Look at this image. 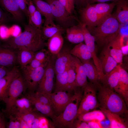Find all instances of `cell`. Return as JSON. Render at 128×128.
Wrapping results in <instances>:
<instances>
[{
    "label": "cell",
    "mask_w": 128,
    "mask_h": 128,
    "mask_svg": "<svg viewBox=\"0 0 128 128\" xmlns=\"http://www.w3.org/2000/svg\"><path fill=\"white\" fill-rule=\"evenodd\" d=\"M44 40L42 29L28 23L23 32L9 39L5 46L14 49L25 47L35 52L46 45Z\"/></svg>",
    "instance_id": "1"
},
{
    "label": "cell",
    "mask_w": 128,
    "mask_h": 128,
    "mask_svg": "<svg viewBox=\"0 0 128 128\" xmlns=\"http://www.w3.org/2000/svg\"><path fill=\"white\" fill-rule=\"evenodd\" d=\"M99 107L121 116H127L128 111L123 99L114 90L102 85L99 82L96 86Z\"/></svg>",
    "instance_id": "2"
},
{
    "label": "cell",
    "mask_w": 128,
    "mask_h": 128,
    "mask_svg": "<svg viewBox=\"0 0 128 128\" xmlns=\"http://www.w3.org/2000/svg\"><path fill=\"white\" fill-rule=\"evenodd\" d=\"M119 25L115 16L111 14L97 26L86 27L98 46L103 47L117 37Z\"/></svg>",
    "instance_id": "3"
},
{
    "label": "cell",
    "mask_w": 128,
    "mask_h": 128,
    "mask_svg": "<svg viewBox=\"0 0 128 128\" xmlns=\"http://www.w3.org/2000/svg\"><path fill=\"white\" fill-rule=\"evenodd\" d=\"M83 89V87L77 89L64 111L59 115H55L51 119L55 128H72L74 120L77 118Z\"/></svg>",
    "instance_id": "4"
},
{
    "label": "cell",
    "mask_w": 128,
    "mask_h": 128,
    "mask_svg": "<svg viewBox=\"0 0 128 128\" xmlns=\"http://www.w3.org/2000/svg\"><path fill=\"white\" fill-rule=\"evenodd\" d=\"M26 89L23 77L19 72L11 82L3 101L6 105L4 112L8 115L10 113L15 101Z\"/></svg>",
    "instance_id": "5"
},
{
    "label": "cell",
    "mask_w": 128,
    "mask_h": 128,
    "mask_svg": "<svg viewBox=\"0 0 128 128\" xmlns=\"http://www.w3.org/2000/svg\"><path fill=\"white\" fill-rule=\"evenodd\" d=\"M96 88L91 83L84 87L83 91L78 107L77 118L81 114L94 110L99 107L96 95Z\"/></svg>",
    "instance_id": "6"
},
{
    "label": "cell",
    "mask_w": 128,
    "mask_h": 128,
    "mask_svg": "<svg viewBox=\"0 0 128 128\" xmlns=\"http://www.w3.org/2000/svg\"><path fill=\"white\" fill-rule=\"evenodd\" d=\"M50 5L54 19L64 28L74 25L77 18L69 14L58 0H45Z\"/></svg>",
    "instance_id": "7"
},
{
    "label": "cell",
    "mask_w": 128,
    "mask_h": 128,
    "mask_svg": "<svg viewBox=\"0 0 128 128\" xmlns=\"http://www.w3.org/2000/svg\"><path fill=\"white\" fill-rule=\"evenodd\" d=\"M56 56L51 55L43 77L38 86L37 91L43 93L52 92L54 88L55 74L54 63Z\"/></svg>",
    "instance_id": "8"
},
{
    "label": "cell",
    "mask_w": 128,
    "mask_h": 128,
    "mask_svg": "<svg viewBox=\"0 0 128 128\" xmlns=\"http://www.w3.org/2000/svg\"><path fill=\"white\" fill-rule=\"evenodd\" d=\"M47 63L34 69L23 70V78L26 89L28 92H34L37 88L43 75Z\"/></svg>",
    "instance_id": "9"
},
{
    "label": "cell",
    "mask_w": 128,
    "mask_h": 128,
    "mask_svg": "<svg viewBox=\"0 0 128 128\" xmlns=\"http://www.w3.org/2000/svg\"><path fill=\"white\" fill-rule=\"evenodd\" d=\"M50 99L56 115L61 113L70 101L73 95L66 91H55L53 93H44Z\"/></svg>",
    "instance_id": "10"
},
{
    "label": "cell",
    "mask_w": 128,
    "mask_h": 128,
    "mask_svg": "<svg viewBox=\"0 0 128 128\" xmlns=\"http://www.w3.org/2000/svg\"><path fill=\"white\" fill-rule=\"evenodd\" d=\"M81 21L87 27L96 26L102 21L100 19L94 4H87L80 10Z\"/></svg>",
    "instance_id": "11"
},
{
    "label": "cell",
    "mask_w": 128,
    "mask_h": 128,
    "mask_svg": "<svg viewBox=\"0 0 128 128\" xmlns=\"http://www.w3.org/2000/svg\"><path fill=\"white\" fill-rule=\"evenodd\" d=\"M70 50L64 48L56 55L54 63L55 74L62 73L67 69L72 58Z\"/></svg>",
    "instance_id": "12"
},
{
    "label": "cell",
    "mask_w": 128,
    "mask_h": 128,
    "mask_svg": "<svg viewBox=\"0 0 128 128\" xmlns=\"http://www.w3.org/2000/svg\"><path fill=\"white\" fill-rule=\"evenodd\" d=\"M99 59L105 75L107 74L118 65L110 54L108 44L103 47Z\"/></svg>",
    "instance_id": "13"
},
{
    "label": "cell",
    "mask_w": 128,
    "mask_h": 128,
    "mask_svg": "<svg viewBox=\"0 0 128 128\" xmlns=\"http://www.w3.org/2000/svg\"><path fill=\"white\" fill-rule=\"evenodd\" d=\"M120 77L115 91L124 101L128 106V74L127 72L119 65Z\"/></svg>",
    "instance_id": "14"
},
{
    "label": "cell",
    "mask_w": 128,
    "mask_h": 128,
    "mask_svg": "<svg viewBox=\"0 0 128 128\" xmlns=\"http://www.w3.org/2000/svg\"><path fill=\"white\" fill-rule=\"evenodd\" d=\"M36 9L45 18L44 25H53L54 19L49 4L42 0H32Z\"/></svg>",
    "instance_id": "15"
},
{
    "label": "cell",
    "mask_w": 128,
    "mask_h": 128,
    "mask_svg": "<svg viewBox=\"0 0 128 128\" xmlns=\"http://www.w3.org/2000/svg\"><path fill=\"white\" fill-rule=\"evenodd\" d=\"M109 120L110 128H128L127 121L118 114L111 112L106 110L99 107Z\"/></svg>",
    "instance_id": "16"
},
{
    "label": "cell",
    "mask_w": 128,
    "mask_h": 128,
    "mask_svg": "<svg viewBox=\"0 0 128 128\" xmlns=\"http://www.w3.org/2000/svg\"><path fill=\"white\" fill-rule=\"evenodd\" d=\"M17 62L14 52L0 44V65L7 67L14 65Z\"/></svg>",
    "instance_id": "17"
},
{
    "label": "cell",
    "mask_w": 128,
    "mask_h": 128,
    "mask_svg": "<svg viewBox=\"0 0 128 128\" xmlns=\"http://www.w3.org/2000/svg\"><path fill=\"white\" fill-rule=\"evenodd\" d=\"M19 72L18 68L14 67L6 75L0 79V101H3L11 82Z\"/></svg>",
    "instance_id": "18"
},
{
    "label": "cell",
    "mask_w": 128,
    "mask_h": 128,
    "mask_svg": "<svg viewBox=\"0 0 128 128\" xmlns=\"http://www.w3.org/2000/svg\"><path fill=\"white\" fill-rule=\"evenodd\" d=\"M72 57L75 68L76 86L77 87H84L88 83L82 63L77 57L72 55Z\"/></svg>",
    "instance_id": "19"
},
{
    "label": "cell",
    "mask_w": 128,
    "mask_h": 128,
    "mask_svg": "<svg viewBox=\"0 0 128 128\" xmlns=\"http://www.w3.org/2000/svg\"><path fill=\"white\" fill-rule=\"evenodd\" d=\"M26 96L30 100L33 106V111L39 112L41 114L50 117L51 119L55 115L51 106L40 102L29 92Z\"/></svg>",
    "instance_id": "20"
},
{
    "label": "cell",
    "mask_w": 128,
    "mask_h": 128,
    "mask_svg": "<svg viewBox=\"0 0 128 128\" xmlns=\"http://www.w3.org/2000/svg\"><path fill=\"white\" fill-rule=\"evenodd\" d=\"M62 33L58 32L48 39L46 45L51 55H56L61 50L63 43Z\"/></svg>",
    "instance_id": "21"
},
{
    "label": "cell",
    "mask_w": 128,
    "mask_h": 128,
    "mask_svg": "<svg viewBox=\"0 0 128 128\" xmlns=\"http://www.w3.org/2000/svg\"><path fill=\"white\" fill-rule=\"evenodd\" d=\"M0 6L10 14L16 20L20 21L22 19V12L15 0H0Z\"/></svg>",
    "instance_id": "22"
},
{
    "label": "cell",
    "mask_w": 128,
    "mask_h": 128,
    "mask_svg": "<svg viewBox=\"0 0 128 128\" xmlns=\"http://www.w3.org/2000/svg\"><path fill=\"white\" fill-rule=\"evenodd\" d=\"M115 15L120 23L128 24V2L127 0H119L116 2Z\"/></svg>",
    "instance_id": "23"
},
{
    "label": "cell",
    "mask_w": 128,
    "mask_h": 128,
    "mask_svg": "<svg viewBox=\"0 0 128 128\" xmlns=\"http://www.w3.org/2000/svg\"><path fill=\"white\" fill-rule=\"evenodd\" d=\"M87 76L91 82L96 87L100 82L99 77L96 68L90 60H81Z\"/></svg>",
    "instance_id": "24"
},
{
    "label": "cell",
    "mask_w": 128,
    "mask_h": 128,
    "mask_svg": "<svg viewBox=\"0 0 128 128\" xmlns=\"http://www.w3.org/2000/svg\"><path fill=\"white\" fill-rule=\"evenodd\" d=\"M70 53L81 60H90L91 55L89 49L85 44L82 42L78 43L70 50Z\"/></svg>",
    "instance_id": "25"
},
{
    "label": "cell",
    "mask_w": 128,
    "mask_h": 128,
    "mask_svg": "<svg viewBox=\"0 0 128 128\" xmlns=\"http://www.w3.org/2000/svg\"><path fill=\"white\" fill-rule=\"evenodd\" d=\"M66 37L70 42L78 44L84 41V37L82 30L78 25H74L66 29Z\"/></svg>",
    "instance_id": "26"
},
{
    "label": "cell",
    "mask_w": 128,
    "mask_h": 128,
    "mask_svg": "<svg viewBox=\"0 0 128 128\" xmlns=\"http://www.w3.org/2000/svg\"><path fill=\"white\" fill-rule=\"evenodd\" d=\"M119 64H118L107 74L105 75L104 81L103 85L115 91L119 82L120 73Z\"/></svg>",
    "instance_id": "27"
},
{
    "label": "cell",
    "mask_w": 128,
    "mask_h": 128,
    "mask_svg": "<svg viewBox=\"0 0 128 128\" xmlns=\"http://www.w3.org/2000/svg\"><path fill=\"white\" fill-rule=\"evenodd\" d=\"M120 36L117 37L109 44L110 54L118 64L122 62L123 55L119 41Z\"/></svg>",
    "instance_id": "28"
},
{
    "label": "cell",
    "mask_w": 128,
    "mask_h": 128,
    "mask_svg": "<svg viewBox=\"0 0 128 128\" xmlns=\"http://www.w3.org/2000/svg\"><path fill=\"white\" fill-rule=\"evenodd\" d=\"M17 49L18 51L17 56V61L23 69L33 59L35 52L25 47Z\"/></svg>",
    "instance_id": "29"
},
{
    "label": "cell",
    "mask_w": 128,
    "mask_h": 128,
    "mask_svg": "<svg viewBox=\"0 0 128 128\" xmlns=\"http://www.w3.org/2000/svg\"><path fill=\"white\" fill-rule=\"evenodd\" d=\"M116 5V2H114L110 3H101L94 4L98 15L102 21L111 15Z\"/></svg>",
    "instance_id": "30"
},
{
    "label": "cell",
    "mask_w": 128,
    "mask_h": 128,
    "mask_svg": "<svg viewBox=\"0 0 128 128\" xmlns=\"http://www.w3.org/2000/svg\"><path fill=\"white\" fill-rule=\"evenodd\" d=\"M67 71L68 82L66 91L72 93L74 92L77 88L76 83L75 68L72 57L68 66Z\"/></svg>",
    "instance_id": "31"
},
{
    "label": "cell",
    "mask_w": 128,
    "mask_h": 128,
    "mask_svg": "<svg viewBox=\"0 0 128 128\" xmlns=\"http://www.w3.org/2000/svg\"><path fill=\"white\" fill-rule=\"evenodd\" d=\"M77 118L86 122L93 120H97L101 122L105 119V116L101 110H94L80 114L77 116Z\"/></svg>",
    "instance_id": "32"
},
{
    "label": "cell",
    "mask_w": 128,
    "mask_h": 128,
    "mask_svg": "<svg viewBox=\"0 0 128 128\" xmlns=\"http://www.w3.org/2000/svg\"><path fill=\"white\" fill-rule=\"evenodd\" d=\"M33 109L30 100L26 96L25 97L17 99L12 110H14L20 112L25 113L33 111Z\"/></svg>",
    "instance_id": "33"
},
{
    "label": "cell",
    "mask_w": 128,
    "mask_h": 128,
    "mask_svg": "<svg viewBox=\"0 0 128 128\" xmlns=\"http://www.w3.org/2000/svg\"><path fill=\"white\" fill-rule=\"evenodd\" d=\"M43 38L48 39L56 33L60 32L63 33L64 29L59 25H44L42 29Z\"/></svg>",
    "instance_id": "34"
},
{
    "label": "cell",
    "mask_w": 128,
    "mask_h": 128,
    "mask_svg": "<svg viewBox=\"0 0 128 128\" xmlns=\"http://www.w3.org/2000/svg\"><path fill=\"white\" fill-rule=\"evenodd\" d=\"M37 111H33L29 112L23 113L12 110L9 114H11L21 118L27 123L29 128H31L32 125L33 121L39 114Z\"/></svg>",
    "instance_id": "35"
},
{
    "label": "cell",
    "mask_w": 128,
    "mask_h": 128,
    "mask_svg": "<svg viewBox=\"0 0 128 128\" xmlns=\"http://www.w3.org/2000/svg\"><path fill=\"white\" fill-rule=\"evenodd\" d=\"M67 69L62 73L55 74V91H66L68 82Z\"/></svg>",
    "instance_id": "36"
},
{
    "label": "cell",
    "mask_w": 128,
    "mask_h": 128,
    "mask_svg": "<svg viewBox=\"0 0 128 128\" xmlns=\"http://www.w3.org/2000/svg\"><path fill=\"white\" fill-rule=\"evenodd\" d=\"M41 14L37 9L32 15L29 16V24L39 29L42 27L43 20Z\"/></svg>",
    "instance_id": "37"
},
{
    "label": "cell",
    "mask_w": 128,
    "mask_h": 128,
    "mask_svg": "<svg viewBox=\"0 0 128 128\" xmlns=\"http://www.w3.org/2000/svg\"><path fill=\"white\" fill-rule=\"evenodd\" d=\"M28 92L30 93L37 100L40 102L45 104L50 105L52 107V103L50 99L45 93L38 91L36 92Z\"/></svg>",
    "instance_id": "38"
},
{
    "label": "cell",
    "mask_w": 128,
    "mask_h": 128,
    "mask_svg": "<svg viewBox=\"0 0 128 128\" xmlns=\"http://www.w3.org/2000/svg\"><path fill=\"white\" fill-rule=\"evenodd\" d=\"M38 119V128H55L52 121L49 120L44 115L42 114H39Z\"/></svg>",
    "instance_id": "39"
},
{
    "label": "cell",
    "mask_w": 128,
    "mask_h": 128,
    "mask_svg": "<svg viewBox=\"0 0 128 128\" xmlns=\"http://www.w3.org/2000/svg\"><path fill=\"white\" fill-rule=\"evenodd\" d=\"M51 55L48 50L43 49L35 52L34 58L40 61H47Z\"/></svg>",
    "instance_id": "40"
},
{
    "label": "cell",
    "mask_w": 128,
    "mask_h": 128,
    "mask_svg": "<svg viewBox=\"0 0 128 128\" xmlns=\"http://www.w3.org/2000/svg\"><path fill=\"white\" fill-rule=\"evenodd\" d=\"M9 120L6 123V128H20V123L18 119L13 115H8Z\"/></svg>",
    "instance_id": "41"
},
{
    "label": "cell",
    "mask_w": 128,
    "mask_h": 128,
    "mask_svg": "<svg viewBox=\"0 0 128 128\" xmlns=\"http://www.w3.org/2000/svg\"><path fill=\"white\" fill-rule=\"evenodd\" d=\"M48 61H40L33 58L30 62L22 69L29 70L36 69L46 64Z\"/></svg>",
    "instance_id": "42"
},
{
    "label": "cell",
    "mask_w": 128,
    "mask_h": 128,
    "mask_svg": "<svg viewBox=\"0 0 128 128\" xmlns=\"http://www.w3.org/2000/svg\"><path fill=\"white\" fill-rule=\"evenodd\" d=\"M20 9L28 17L29 14L27 4V0H15Z\"/></svg>",
    "instance_id": "43"
},
{
    "label": "cell",
    "mask_w": 128,
    "mask_h": 128,
    "mask_svg": "<svg viewBox=\"0 0 128 128\" xmlns=\"http://www.w3.org/2000/svg\"><path fill=\"white\" fill-rule=\"evenodd\" d=\"M72 128H90L87 122L82 121L77 118L74 120Z\"/></svg>",
    "instance_id": "44"
},
{
    "label": "cell",
    "mask_w": 128,
    "mask_h": 128,
    "mask_svg": "<svg viewBox=\"0 0 128 128\" xmlns=\"http://www.w3.org/2000/svg\"><path fill=\"white\" fill-rule=\"evenodd\" d=\"M128 25L120 23L118 33L120 36L128 37Z\"/></svg>",
    "instance_id": "45"
},
{
    "label": "cell",
    "mask_w": 128,
    "mask_h": 128,
    "mask_svg": "<svg viewBox=\"0 0 128 128\" xmlns=\"http://www.w3.org/2000/svg\"><path fill=\"white\" fill-rule=\"evenodd\" d=\"M27 4L29 16L32 15L37 9L32 0H27Z\"/></svg>",
    "instance_id": "46"
},
{
    "label": "cell",
    "mask_w": 128,
    "mask_h": 128,
    "mask_svg": "<svg viewBox=\"0 0 128 128\" xmlns=\"http://www.w3.org/2000/svg\"><path fill=\"white\" fill-rule=\"evenodd\" d=\"M90 128H103L101 122L97 120H93L87 122Z\"/></svg>",
    "instance_id": "47"
},
{
    "label": "cell",
    "mask_w": 128,
    "mask_h": 128,
    "mask_svg": "<svg viewBox=\"0 0 128 128\" xmlns=\"http://www.w3.org/2000/svg\"><path fill=\"white\" fill-rule=\"evenodd\" d=\"M7 19V14L0 7V25L4 24L6 22Z\"/></svg>",
    "instance_id": "48"
},
{
    "label": "cell",
    "mask_w": 128,
    "mask_h": 128,
    "mask_svg": "<svg viewBox=\"0 0 128 128\" xmlns=\"http://www.w3.org/2000/svg\"><path fill=\"white\" fill-rule=\"evenodd\" d=\"M10 71L7 67L0 65V79L6 75Z\"/></svg>",
    "instance_id": "49"
},
{
    "label": "cell",
    "mask_w": 128,
    "mask_h": 128,
    "mask_svg": "<svg viewBox=\"0 0 128 128\" xmlns=\"http://www.w3.org/2000/svg\"><path fill=\"white\" fill-rule=\"evenodd\" d=\"M61 4L65 8L68 12L70 14H71L72 12L71 11L69 7V2L68 0H58Z\"/></svg>",
    "instance_id": "50"
},
{
    "label": "cell",
    "mask_w": 128,
    "mask_h": 128,
    "mask_svg": "<svg viewBox=\"0 0 128 128\" xmlns=\"http://www.w3.org/2000/svg\"><path fill=\"white\" fill-rule=\"evenodd\" d=\"M118 0H87V4H91L95 2H98L99 3H105L110 1L116 2Z\"/></svg>",
    "instance_id": "51"
},
{
    "label": "cell",
    "mask_w": 128,
    "mask_h": 128,
    "mask_svg": "<svg viewBox=\"0 0 128 128\" xmlns=\"http://www.w3.org/2000/svg\"><path fill=\"white\" fill-rule=\"evenodd\" d=\"M6 123L3 114L0 117V128H6Z\"/></svg>",
    "instance_id": "52"
},
{
    "label": "cell",
    "mask_w": 128,
    "mask_h": 128,
    "mask_svg": "<svg viewBox=\"0 0 128 128\" xmlns=\"http://www.w3.org/2000/svg\"><path fill=\"white\" fill-rule=\"evenodd\" d=\"M15 116L20 121V128H29L28 125L23 120L18 117Z\"/></svg>",
    "instance_id": "53"
},
{
    "label": "cell",
    "mask_w": 128,
    "mask_h": 128,
    "mask_svg": "<svg viewBox=\"0 0 128 128\" xmlns=\"http://www.w3.org/2000/svg\"><path fill=\"white\" fill-rule=\"evenodd\" d=\"M70 10L72 13L74 10L75 0H68Z\"/></svg>",
    "instance_id": "54"
},
{
    "label": "cell",
    "mask_w": 128,
    "mask_h": 128,
    "mask_svg": "<svg viewBox=\"0 0 128 128\" xmlns=\"http://www.w3.org/2000/svg\"><path fill=\"white\" fill-rule=\"evenodd\" d=\"M121 50L123 56L128 55V45L121 46Z\"/></svg>",
    "instance_id": "55"
},
{
    "label": "cell",
    "mask_w": 128,
    "mask_h": 128,
    "mask_svg": "<svg viewBox=\"0 0 128 128\" xmlns=\"http://www.w3.org/2000/svg\"><path fill=\"white\" fill-rule=\"evenodd\" d=\"M75 4L81 5H87V0H75Z\"/></svg>",
    "instance_id": "56"
},
{
    "label": "cell",
    "mask_w": 128,
    "mask_h": 128,
    "mask_svg": "<svg viewBox=\"0 0 128 128\" xmlns=\"http://www.w3.org/2000/svg\"><path fill=\"white\" fill-rule=\"evenodd\" d=\"M3 115V114L0 112V117Z\"/></svg>",
    "instance_id": "57"
}]
</instances>
